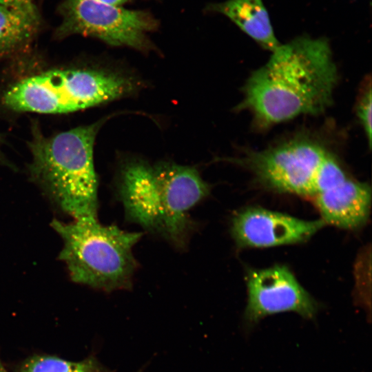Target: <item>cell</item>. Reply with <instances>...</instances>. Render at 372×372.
Wrapping results in <instances>:
<instances>
[{
	"label": "cell",
	"instance_id": "cell-4",
	"mask_svg": "<svg viewBox=\"0 0 372 372\" xmlns=\"http://www.w3.org/2000/svg\"><path fill=\"white\" fill-rule=\"evenodd\" d=\"M136 78L117 70H52L19 81L3 94V104L17 112H76L134 94Z\"/></svg>",
	"mask_w": 372,
	"mask_h": 372
},
{
	"label": "cell",
	"instance_id": "cell-18",
	"mask_svg": "<svg viewBox=\"0 0 372 372\" xmlns=\"http://www.w3.org/2000/svg\"><path fill=\"white\" fill-rule=\"evenodd\" d=\"M0 372H8L5 368V366H3L2 362H1V360L0 358Z\"/></svg>",
	"mask_w": 372,
	"mask_h": 372
},
{
	"label": "cell",
	"instance_id": "cell-3",
	"mask_svg": "<svg viewBox=\"0 0 372 372\" xmlns=\"http://www.w3.org/2000/svg\"><path fill=\"white\" fill-rule=\"evenodd\" d=\"M51 226L62 240L59 259L74 282L105 292L131 289L138 267L132 250L143 232L103 225L97 218L54 219Z\"/></svg>",
	"mask_w": 372,
	"mask_h": 372
},
{
	"label": "cell",
	"instance_id": "cell-9",
	"mask_svg": "<svg viewBox=\"0 0 372 372\" xmlns=\"http://www.w3.org/2000/svg\"><path fill=\"white\" fill-rule=\"evenodd\" d=\"M322 220H305L260 207L235 215L231 235L239 247H269L305 241L320 229Z\"/></svg>",
	"mask_w": 372,
	"mask_h": 372
},
{
	"label": "cell",
	"instance_id": "cell-15",
	"mask_svg": "<svg viewBox=\"0 0 372 372\" xmlns=\"http://www.w3.org/2000/svg\"><path fill=\"white\" fill-rule=\"evenodd\" d=\"M371 79L369 75L361 83L356 96L355 110L369 147L371 145Z\"/></svg>",
	"mask_w": 372,
	"mask_h": 372
},
{
	"label": "cell",
	"instance_id": "cell-6",
	"mask_svg": "<svg viewBox=\"0 0 372 372\" xmlns=\"http://www.w3.org/2000/svg\"><path fill=\"white\" fill-rule=\"evenodd\" d=\"M59 10L62 20L56 31L58 37L81 34L113 46L142 52L153 48L147 34L156 29L158 23L147 12L96 0H65Z\"/></svg>",
	"mask_w": 372,
	"mask_h": 372
},
{
	"label": "cell",
	"instance_id": "cell-19",
	"mask_svg": "<svg viewBox=\"0 0 372 372\" xmlns=\"http://www.w3.org/2000/svg\"><path fill=\"white\" fill-rule=\"evenodd\" d=\"M1 139H0V145H1ZM0 163H4V159L3 158V155H2V153L1 152V149H0Z\"/></svg>",
	"mask_w": 372,
	"mask_h": 372
},
{
	"label": "cell",
	"instance_id": "cell-13",
	"mask_svg": "<svg viewBox=\"0 0 372 372\" xmlns=\"http://www.w3.org/2000/svg\"><path fill=\"white\" fill-rule=\"evenodd\" d=\"M41 25L36 6L17 8L0 4V61L24 52Z\"/></svg>",
	"mask_w": 372,
	"mask_h": 372
},
{
	"label": "cell",
	"instance_id": "cell-12",
	"mask_svg": "<svg viewBox=\"0 0 372 372\" xmlns=\"http://www.w3.org/2000/svg\"><path fill=\"white\" fill-rule=\"evenodd\" d=\"M207 10L225 15L262 48L271 52L280 44L262 0H227L209 5Z\"/></svg>",
	"mask_w": 372,
	"mask_h": 372
},
{
	"label": "cell",
	"instance_id": "cell-14",
	"mask_svg": "<svg viewBox=\"0 0 372 372\" xmlns=\"http://www.w3.org/2000/svg\"><path fill=\"white\" fill-rule=\"evenodd\" d=\"M19 372H112L96 358L90 356L80 361H70L48 355L28 358Z\"/></svg>",
	"mask_w": 372,
	"mask_h": 372
},
{
	"label": "cell",
	"instance_id": "cell-17",
	"mask_svg": "<svg viewBox=\"0 0 372 372\" xmlns=\"http://www.w3.org/2000/svg\"><path fill=\"white\" fill-rule=\"evenodd\" d=\"M96 1L111 4V5L121 6L122 5L129 1H131L132 0H96Z\"/></svg>",
	"mask_w": 372,
	"mask_h": 372
},
{
	"label": "cell",
	"instance_id": "cell-8",
	"mask_svg": "<svg viewBox=\"0 0 372 372\" xmlns=\"http://www.w3.org/2000/svg\"><path fill=\"white\" fill-rule=\"evenodd\" d=\"M245 320L249 324L264 317L293 311L307 319L315 317L318 304L284 266L251 271L247 279Z\"/></svg>",
	"mask_w": 372,
	"mask_h": 372
},
{
	"label": "cell",
	"instance_id": "cell-11",
	"mask_svg": "<svg viewBox=\"0 0 372 372\" xmlns=\"http://www.w3.org/2000/svg\"><path fill=\"white\" fill-rule=\"evenodd\" d=\"M313 198L324 223L341 229H355L364 225L369 218L371 188L351 177Z\"/></svg>",
	"mask_w": 372,
	"mask_h": 372
},
{
	"label": "cell",
	"instance_id": "cell-1",
	"mask_svg": "<svg viewBox=\"0 0 372 372\" xmlns=\"http://www.w3.org/2000/svg\"><path fill=\"white\" fill-rule=\"evenodd\" d=\"M338 73L328 41L298 37L282 44L254 70L236 109L265 130L300 116L324 113L333 100Z\"/></svg>",
	"mask_w": 372,
	"mask_h": 372
},
{
	"label": "cell",
	"instance_id": "cell-16",
	"mask_svg": "<svg viewBox=\"0 0 372 372\" xmlns=\"http://www.w3.org/2000/svg\"><path fill=\"white\" fill-rule=\"evenodd\" d=\"M34 0H0V4L12 8H30L36 6Z\"/></svg>",
	"mask_w": 372,
	"mask_h": 372
},
{
	"label": "cell",
	"instance_id": "cell-2",
	"mask_svg": "<svg viewBox=\"0 0 372 372\" xmlns=\"http://www.w3.org/2000/svg\"><path fill=\"white\" fill-rule=\"evenodd\" d=\"M105 120L48 136L37 124L32 127L30 178L55 206L74 219L96 218L99 183L93 149Z\"/></svg>",
	"mask_w": 372,
	"mask_h": 372
},
{
	"label": "cell",
	"instance_id": "cell-7",
	"mask_svg": "<svg viewBox=\"0 0 372 372\" xmlns=\"http://www.w3.org/2000/svg\"><path fill=\"white\" fill-rule=\"evenodd\" d=\"M153 169L161 194L163 238L176 248L184 249L194 225L189 211L209 194L210 185L190 166L161 163Z\"/></svg>",
	"mask_w": 372,
	"mask_h": 372
},
{
	"label": "cell",
	"instance_id": "cell-10",
	"mask_svg": "<svg viewBox=\"0 0 372 372\" xmlns=\"http://www.w3.org/2000/svg\"><path fill=\"white\" fill-rule=\"evenodd\" d=\"M116 194L130 222L163 237L161 192L152 166L141 160L124 163L118 175Z\"/></svg>",
	"mask_w": 372,
	"mask_h": 372
},
{
	"label": "cell",
	"instance_id": "cell-5",
	"mask_svg": "<svg viewBox=\"0 0 372 372\" xmlns=\"http://www.w3.org/2000/svg\"><path fill=\"white\" fill-rule=\"evenodd\" d=\"M333 154L317 139L297 136L265 149L247 151L231 161L248 169L267 188L313 197L319 172Z\"/></svg>",
	"mask_w": 372,
	"mask_h": 372
}]
</instances>
